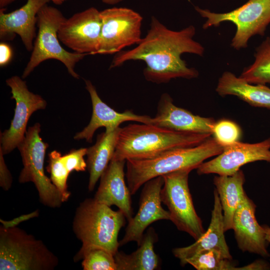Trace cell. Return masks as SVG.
I'll use <instances>...</instances> for the list:
<instances>
[{
	"instance_id": "cell-12",
	"label": "cell",
	"mask_w": 270,
	"mask_h": 270,
	"mask_svg": "<svg viewBox=\"0 0 270 270\" xmlns=\"http://www.w3.org/2000/svg\"><path fill=\"white\" fill-rule=\"evenodd\" d=\"M102 26L100 12L91 7L66 18L58 30V38L74 52L96 54Z\"/></svg>"
},
{
	"instance_id": "cell-4",
	"label": "cell",
	"mask_w": 270,
	"mask_h": 270,
	"mask_svg": "<svg viewBox=\"0 0 270 270\" xmlns=\"http://www.w3.org/2000/svg\"><path fill=\"white\" fill-rule=\"evenodd\" d=\"M126 218L119 210H114L94 198L84 200L77 208L72 222L74 232L82 243L78 252L100 247L114 255L120 246L118 235Z\"/></svg>"
},
{
	"instance_id": "cell-25",
	"label": "cell",
	"mask_w": 270,
	"mask_h": 270,
	"mask_svg": "<svg viewBox=\"0 0 270 270\" xmlns=\"http://www.w3.org/2000/svg\"><path fill=\"white\" fill-rule=\"evenodd\" d=\"M255 60L252 64L245 68L240 76L252 84L270 83V38L256 48Z\"/></svg>"
},
{
	"instance_id": "cell-22",
	"label": "cell",
	"mask_w": 270,
	"mask_h": 270,
	"mask_svg": "<svg viewBox=\"0 0 270 270\" xmlns=\"http://www.w3.org/2000/svg\"><path fill=\"white\" fill-rule=\"evenodd\" d=\"M244 182V175L240 170L232 176L218 175L214 178L222 208L225 232L232 230L234 214L246 194Z\"/></svg>"
},
{
	"instance_id": "cell-5",
	"label": "cell",
	"mask_w": 270,
	"mask_h": 270,
	"mask_svg": "<svg viewBox=\"0 0 270 270\" xmlns=\"http://www.w3.org/2000/svg\"><path fill=\"white\" fill-rule=\"evenodd\" d=\"M58 264V258L42 240L17 226H0V270H52Z\"/></svg>"
},
{
	"instance_id": "cell-19",
	"label": "cell",
	"mask_w": 270,
	"mask_h": 270,
	"mask_svg": "<svg viewBox=\"0 0 270 270\" xmlns=\"http://www.w3.org/2000/svg\"><path fill=\"white\" fill-rule=\"evenodd\" d=\"M215 122L212 118L194 114L176 106L166 93L161 96L157 113L152 120V124L170 130L212 134Z\"/></svg>"
},
{
	"instance_id": "cell-20",
	"label": "cell",
	"mask_w": 270,
	"mask_h": 270,
	"mask_svg": "<svg viewBox=\"0 0 270 270\" xmlns=\"http://www.w3.org/2000/svg\"><path fill=\"white\" fill-rule=\"evenodd\" d=\"M214 207L208 230L194 244L185 247L174 248L172 250L174 255L180 260L182 266H184V262L187 258L200 252L210 249L218 250L226 258L232 260L224 234L225 231L222 208L216 190L214 192Z\"/></svg>"
},
{
	"instance_id": "cell-26",
	"label": "cell",
	"mask_w": 270,
	"mask_h": 270,
	"mask_svg": "<svg viewBox=\"0 0 270 270\" xmlns=\"http://www.w3.org/2000/svg\"><path fill=\"white\" fill-rule=\"evenodd\" d=\"M190 264L198 270H240L226 258L223 254L216 249H210L200 252L187 258L184 266Z\"/></svg>"
},
{
	"instance_id": "cell-31",
	"label": "cell",
	"mask_w": 270,
	"mask_h": 270,
	"mask_svg": "<svg viewBox=\"0 0 270 270\" xmlns=\"http://www.w3.org/2000/svg\"><path fill=\"white\" fill-rule=\"evenodd\" d=\"M4 155L0 150V186L4 190L7 191L11 188L12 179L5 163Z\"/></svg>"
},
{
	"instance_id": "cell-14",
	"label": "cell",
	"mask_w": 270,
	"mask_h": 270,
	"mask_svg": "<svg viewBox=\"0 0 270 270\" xmlns=\"http://www.w3.org/2000/svg\"><path fill=\"white\" fill-rule=\"evenodd\" d=\"M164 180L158 176L146 182L140 196L139 208L134 217L128 221L124 238L119 242L122 246L130 242L139 246L146 229L152 223L160 220H170L168 210L162 206L160 191Z\"/></svg>"
},
{
	"instance_id": "cell-10",
	"label": "cell",
	"mask_w": 270,
	"mask_h": 270,
	"mask_svg": "<svg viewBox=\"0 0 270 270\" xmlns=\"http://www.w3.org/2000/svg\"><path fill=\"white\" fill-rule=\"evenodd\" d=\"M100 40L96 54H112L138 44L142 38L141 15L128 8L113 7L100 11Z\"/></svg>"
},
{
	"instance_id": "cell-33",
	"label": "cell",
	"mask_w": 270,
	"mask_h": 270,
	"mask_svg": "<svg viewBox=\"0 0 270 270\" xmlns=\"http://www.w3.org/2000/svg\"><path fill=\"white\" fill-rule=\"evenodd\" d=\"M12 52L10 46L6 42H1L0 44V66H6L11 60Z\"/></svg>"
},
{
	"instance_id": "cell-11",
	"label": "cell",
	"mask_w": 270,
	"mask_h": 270,
	"mask_svg": "<svg viewBox=\"0 0 270 270\" xmlns=\"http://www.w3.org/2000/svg\"><path fill=\"white\" fill-rule=\"evenodd\" d=\"M6 84L11 90L12 98L15 100L16 106L9 128L0 132V150L4 155L12 152L24 140L31 115L38 110L44 109L47 104L40 96L28 90L26 82L20 76L8 78Z\"/></svg>"
},
{
	"instance_id": "cell-34",
	"label": "cell",
	"mask_w": 270,
	"mask_h": 270,
	"mask_svg": "<svg viewBox=\"0 0 270 270\" xmlns=\"http://www.w3.org/2000/svg\"><path fill=\"white\" fill-rule=\"evenodd\" d=\"M242 268V270H270V265L268 262L260 260Z\"/></svg>"
},
{
	"instance_id": "cell-2",
	"label": "cell",
	"mask_w": 270,
	"mask_h": 270,
	"mask_svg": "<svg viewBox=\"0 0 270 270\" xmlns=\"http://www.w3.org/2000/svg\"><path fill=\"white\" fill-rule=\"evenodd\" d=\"M212 134L180 132L152 124H132L121 128L112 159L144 160L166 151L194 146Z\"/></svg>"
},
{
	"instance_id": "cell-28",
	"label": "cell",
	"mask_w": 270,
	"mask_h": 270,
	"mask_svg": "<svg viewBox=\"0 0 270 270\" xmlns=\"http://www.w3.org/2000/svg\"><path fill=\"white\" fill-rule=\"evenodd\" d=\"M48 165L46 168L50 174V180L61 194L64 202L70 198L71 193L68 190L67 180L70 172L66 166L61 153L56 150L48 154Z\"/></svg>"
},
{
	"instance_id": "cell-3",
	"label": "cell",
	"mask_w": 270,
	"mask_h": 270,
	"mask_svg": "<svg viewBox=\"0 0 270 270\" xmlns=\"http://www.w3.org/2000/svg\"><path fill=\"white\" fill-rule=\"evenodd\" d=\"M224 150L214 138H208L194 146L178 148L144 160H128L126 178L132 195L148 180L182 170L197 168L204 160L218 156Z\"/></svg>"
},
{
	"instance_id": "cell-16",
	"label": "cell",
	"mask_w": 270,
	"mask_h": 270,
	"mask_svg": "<svg viewBox=\"0 0 270 270\" xmlns=\"http://www.w3.org/2000/svg\"><path fill=\"white\" fill-rule=\"evenodd\" d=\"M86 88L88 91L92 103V113L88 125L74 136L76 140L84 139L91 143L93 136L97 129L106 128L110 132L120 127L127 121H134L143 124H152V118L146 115H138L132 110H126L119 112L104 102L100 98L95 86L90 80H84Z\"/></svg>"
},
{
	"instance_id": "cell-15",
	"label": "cell",
	"mask_w": 270,
	"mask_h": 270,
	"mask_svg": "<svg viewBox=\"0 0 270 270\" xmlns=\"http://www.w3.org/2000/svg\"><path fill=\"white\" fill-rule=\"evenodd\" d=\"M256 205L246 194L234 214L232 230L238 246L242 252L268 258L270 256L268 242L263 226L256 220Z\"/></svg>"
},
{
	"instance_id": "cell-7",
	"label": "cell",
	"mask_w": 270,
	"mask_h": 270,
	"mask_svg": "<svg viewBox=\"0 0 270 270\" xmlns=\"http://www.w3.org/2000/svg\"><path fill=\"white\" fill-rule=\"evenodd\" d=\"M40 132V125L38 122L29 127L24 138L17 147L24 166L18 182H33L40 202L50 208H58L64 202L59 191L44 173V160L48 144L42 140Z\"/></svg>"
},
{
	"instance_id": "cell-36",
	"label": "cell",
	"mask_w": 270,
	"mask_h": 270,
	"mask_svg": "<svg viewBox=\"0 0 270 270\" xmlns=\"http://www.w3.org/2000/svg\"><path fill=\"white\" fill-rule=\"evenodd\" d=\"M266 233V238L267 242L270 243V227L267 225H262Z\"/></svg>"
},
{
	"instance_id": "cell-9",
	"label": "cell",
	"mask_w": 270,
	"mask_h": 270,
	"mask_svg": "<svg viewBox=\"0 0 270 270\" xmlns=\"http://www.w3.org/2000/svg\"><path fill=\"white\" fill-rule=\"evenodd\" d=\"M191 170H182L165 174L160 191L162 202L168 208L170 221L180 231L196 240L206 232L194 208L188 183Z\"/></svg>"
},
{
	"instance_id": "cell-8",
	"label": "cell",
	"mask_w": 270,
	"mask_h": 270,
	"mask_svg": "<svg viewBox=\"0 0 270 270\" xmlns=\"http://www.w3.org/2000/svg\"><path fill=\"white\" fill-rule=\"evenodd\" d=\"M195 10L206 19L202 26L204 29L218 26L224 22L234 24L236 30L231 46L237 50L246 48L252 36L264 35L270 24V0H248L242 6L224 13L214 12L198 6Z\"/></svg>"
},
{
	"instance_id": "cell-13",
	"label": "cell",
	"mask_w": 270,
	"mask_h": 270,
	"mask_svg": "<svg viewBox=\"0 0 270 270\" xmlns=\"http://www.w3.org/2000/svg\"><path fill=\"white\" fill-rule=\"evenodd\" d=\"M256 161L270 162V138L254 144L238 141L226 146L216 158L201 164L196 168L197 172L200 175L215 174L230 176L242 166Z\"/></svg>"
},
{
	"instance_id": "cell-35",
	"label": "cell",
	"mask_w": 270,
	"mask_h": 270,
	"mask_svg": "<svg viewBox=\"0 0 270 270\" xmlns=\"http://www.w3.org/2000/svg\"><path fill=\"white\" fill-rule=\"evenodd\" d=\"M16 0H0V9H4L6 7L12 4Z\"/></svg>"
},
{
	"instance_id": "cell-6",
	"label": "cell",
	"mask_w": 270,
	"mask_h": 270,
	"mask_svg": "<svg viewBox=\"0 0 270 270\" xmlns=\"http://www.w3.org/2000/svg\"><path fill=\"white\" fill-rule=\"evenodd\" d=\"M66 18L60 10L47 4L40 10L37 15L38 33L22 78L28 76L42 62L50 59L59 60L65 66L70 74L74 78H80L75 66L86 54L70 52L60 44L58 30Z\"/></svg>"
},
{
	"instance_id": "cell-24",
	"label": "cell",
	"mask_w": 270,
	"mask_h": 270,
	"mask_svg": "<svg viewBox=\"0 0 270 270\" xmlns=\"http://www.w3.org/2000/svg\"><path fill=\"white\" fill-rule=\"evenodd\" d=\"M158 236L152 228L143 235L138 249L130 254L118 251L114 255L117 270H154L160 268V260L154 244Z\"/></svg>"
},
{
	"instance_id": "cell-17",
	"label": "cell",
	"mask_w": 270,
	"mask_h": 270,
	"mask_svg": "<svg viewBox=\"0 0 270 270\" xmlns=\"http://www.w3.org/2000/svg\"><path fill=\"white\" fill-rule=\"evenodd\" d=\"M126 162V160H111L100 178L94 198L108 206H116L128 221L133 217V212L132 194L124 180Z\"/></svg>"
},
{
	"instance_id": "cell-32",
	"label": "cell",
	"mask_w": 270,
	"mask_h": 270,
	"mask_svg": "<svg viewBox=\"0 0 270 270\" xmlns=\"http://www.w3.org/2000/svg\"><path fill=\"white\" fill-rule=\"evenodd\" d=\"M38 216L39 210H37L30 213L22 214L10 220H5L0 218V222L2 224V226L6 228L16 227L20 223L34 218L38 217Z\"/></svg>"
},
{
	"instance_id": "cell-38",
	"label": "cell",
	"mask_w": 270,
	"mask_h": 270,
	"mask_svg": "<svg viewBox=\"0 0 270 270\" xmlns=\"http://www.w3.org/2000/svg\"><path fill=\"white\" fill-rule=\"evenodd\" d=\"M49 0L52 2L54 4H61L62 3H64V2L68 0Z\"/></svg>"
},
{
	"instance_id": "cell-37",
	"label": "cell",
	"mask_w": 270,
	"mask_h": 270,
	"mask_svg": "<svg viewBox=\"0 0 270 270\" xmlns=\"http://www.w3.org/2000/svg\"><path fill=\"white\" fill-rule=\"evenodd\" d=\"M102 2L108 4H111L114 5L117 4L121 2H122L124 0H101Z\"/></svg>"
},
{
	"instance_id": "cell-30",
	"label": "cell",
	"mask_w": 270,
	"mask_h": 270,
	"mask_svg": "<svg viewBox=\"0 0 270 270\" xmlns=\"http://www.w3.org/2000/svg\"><path fill=\"white\" fill-rule=\"evenodd\" d=\"M87 149H72L62 156V160L70 173L74 170L78 172H84L87 168L86 162L84 159V156L87 154Z\"/></svg>"
},
{
	"instance_id": "cell-21",
	"label": "cell",
	"mask_w": 270,
	"mask_h": 270,
	"mask_svg": "<svg viewBox=\"0 0 270 270\" xmlns=\"http://www.w3.org/2000/svg\"><path fill=\"white\" fill-rule=\"evenodd\" d=\"M216 90L220 96H236L251 106L270 109V88L264 84L252 85L231 72L223 73Z\"/></svg>"
},
{
	"instance_id": "cell-18",
	"label": "cell",
	"mask_w": 270,
	"mask_h": 270,
	"mask_svg": "<svg viewBox=\"0 0 270 270\" xmlns=\"http://www.w3.org/2000/svg\"><path fill=\"white\" fill-rule=\"evenodd\" d=\"M49 0H27L20 8L5 13L0 9V38L1 40L12 38L18 35L28 51H32L36 38L37 15Z\"/></svg>"
},
{
	"instance_id": "cell-23",
	"label": "cell",
	"mask_w": 270,
	"mask_h": 270,
	"mask_svg": "<svg viewBox=\"0 0 270 270\" xmlns=\"http://www.w3.org/2000/svg\"><path fill=\"white\" fill-rule=\"evenodd\" d=\"M121 128L104 132L97 136L96 142L87 149V169L89 172L88 189L92 192L98 180L112 160Z\"/></svg>"
},
{
	"instance_id": "cell-27",
	"label": "cell",
	"mask_w": 270,
	"mask_h": 270,
	"mask_svg": "<svg viewBox=\"0 0 270 270\" xmlns=\"http://www.w3.org/2000/svg\"><path fill=\"white\" fill-rule=\"evenodd\" d=\"M74 262L82 260L84 270H117L114 255L100 247H92L82 252H78Z\"/></svg>"
},
{
	"instance_id": "cell-1",
	"label": "cell",
	"mask_w": 270,
	"mask_h": 270,
	"mask_svg": "<svg viewBox=\"0 0 270 270\" xmlns=\"http://www.w3.org/2000/svg\"><path fill=\"white\" fill-rule=\"evenodd\" d=\"M196 32L192 25L180 30H170L152 16L146 36L134 48L116 54L110 68L141 60L146 64L143 74L148 82L160 84L176 78H196L198 71L188 67L181 57L184 53L203 56L204 46L194 40Z\"/></svg>"
},
{
	"instance_id": "cell-29",
	"label": "cell",
	"mask_w": 270,
	"mask_h": 270,
	"mask_svg": "<svg viewBox=\"0 0 270 270\" xmlns=\"http://www.w3.org/2000/svg\"><path fill=\"white\" fill-rule=\"evenodd\" d=\"M212 134L218 143L224 147L238 141L241 131L235 122L222 120L215 122Z\"/></svg>"
}]
</instances>
